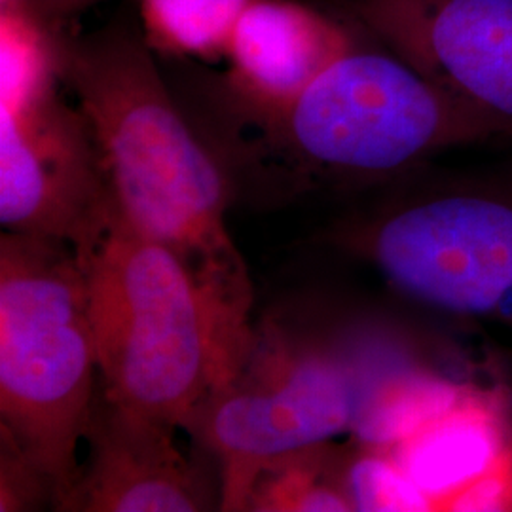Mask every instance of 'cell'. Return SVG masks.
Listing matches in <instances>:
<instances>
[{
  "label": "cell",
  "instance_id": "cell-1",
  "mask_svg": "<svg viewBox=\"0 0 512 512\" xmlns=\"http://www.w3.org/2000/svg\"><path fill=\"white\" fill-rule=\"evenodd\" d=\"M69 82L90 129L110 200L192 272L238 366L249 346L251 279L226 226V177L165 90L147 50L131 40L71 57Z\"/></svg>",
  "mask_w": 512,
  "mask_h": 512
},
{
  "label": "cell",
  "instance_id": "cell-2",
  "mask_svg": "<svg viewBox=\"0 0 512 512\" xmlns=\"http://www.w3.org/2000/svg\"><path fill=\"white\" fill-rule=\"evenodd\" d=\"M74 253L103 393L131 412L188 429L234 372L202 287L179 256L135 230L114 205L92 245Z\"/></svg>",
  "mask_w": 512,
  "mask_h": 512
},
{
  "label": "cell",
  "instance_id": "cell-3",
  "mask_svg": "<svg viewBox=\"0 0 512 512\" xmlns=\"http://www.w3.org/2000/svg\"><path fill=\"white\" fill-rule=\"evenodd\" d=\"M99 365L82 266L57 239L0 238V435L31 459L67 511L80 478Z\"/></svg>",
  "mask_w": 512,
  "mask_h": 512
},
{
  "label": "cell",
  "instance_id": "cell-4",
  "mask_svg": "<svg viewBox=\"0 0 512 512\" xmlns=\"http://www.w3.org/2000/svg\"><path fill=\"white\" fill-rule=\"evenodd\" d=\"M403 357L372 340L264 321L234 374L188 425L215 458L220 509L247 511L256 476L277 459L351 431L372 387Z\"/></svg>",
  "mask_w": 512,
  "mask_h": 512
},
{
  "label": "cell",
  "instance_id": "cell-5",
  "mask_svg": "<svg viewBox=\"0 0 512 512\" xmlns=\"http://www.w3.org/2000/svg\"><path fill=\"white\" fill-rule=\"evenodd\" d=\"M283 110L298 156L340 177H385L490 137L431 76L378 52L344 50Z\"/></svg>",
  "mask_w": 512,
  "mask_h": 512
},
{
  "label": "cell",
  "instance_id": "cell-6",
  "mask_svg": "<svg viewBox=\"0 0 512 512\" xmlns=\"http://www.w3.org/2000/svg\"><path fill=\"white\" fill-rule=\"evenodd\" d=\"M346 245L421 306L512 329V184L421 192L353 226Z\"/></svg>",
  "mask_w": 512,
  "mask_h": 512
},
{
  "label": "cell",
  "instance_id": "cell-7",
  "mask_svg": "<svg viewBox=\"0 0 512 512\" xmlns=\"http://www.w3.org/2000/svg\"><path fill=\"white\" fill-rule=\"evenodd\" d=\"M112 209L90 129L65 109L50 78L0 105V222L4 232L57 239L82 251Z\"/></svg>",
  "mask_w": 512,
  "mask_h": 512
},
{
  "label": "cell",
  "instance_id": "cell-8",
  "mask_svg": "<svg viewBox=\"0 0 512 512\" xmlns=\"http://www.w3.org/2000/svg\"><path fill=\"white\" fill-rule=\"evenodd\" d=\"M177 427L110 401L93 399L80 467L67 511L196 512L220 509V480L184 456Z\"/></svg>",
  "mask_w": 512,
  "mask_h": 512
},
{
  "label": "cell",
  "instance_id": "cell-9",
  "mask_svg": "<svg viewBox=\"0 0 512 512\" xmlns=\"http://www.w3.org/2000/svg\"><path fill=\"white\" fill-rule=\"evenodd\" d=\"M433 78L490 135L512 133V0H444L425 29Z\"/></svg>",
  "mask_w": 512,
  "mask_h": 512
},
{
  "label": "cell",
  "instance_id": "cell-10",
  "mask_svg": "<svg viewBox=\"0 0 512 512\" xmlns=\"http://www.w3.org/2000/svg\"><path fill=\"white\" fill-rule=\"evenodd\" d=\"M435 511L490 475L512 452L505 412L494 395L467 387L463 397L412 437L387 450Z\"/></svg>",
  "mask_w": 512,
  "mask_h": 512
},
{
  "label": "cell",
  "instance_id": "cell-11",
  "mask_svg": "<svg viewBox=\"0 0 512 512\" xmlns=\"http://www.w3.org/2000/svg\"><path fill=\"white\" fill-rule=\"evenodd\" d=\"M230 48L249 86L281 107L346 50L323 21L279 0H255L238 19Z\"/></svg>",
  "mask_w": 512,
  "mask_h": 512
},
{
  "label": "cell",
  "instance_id": "cell-12",
  "mask_svg": "<svg viewBox=\"0 0 512 512\" xmlns=\"http://www.w3.org/2000/svg\"><path fill=\"white\" fill-rule=\"evenodd\" d=\"M465 391V385L404 361L372 387L351 433L363 448L387 452L450 410Z\"/></svg>",
  "mask_w": 512,
  "mask_h": 512
},
{
  "label": "cell",
  "instance_id": "cell-13",
  "mask_svg": "<svg viewBox=\"0 0 512 512\" xmlns=\"http://www.w3.org/2000/svg\"><path fill=\"white\" fill-rule=\"evenodd\" d=\"M329 444L300 450L264 467L256 476L247 511H355L344 488V458H338Z\"/></svg>",
  "mask_w": 512,
  "mask_h": 512
},
{
  "label": "cell",
  "instance_id": "cell-14",
  "mask_svg": "<svg viewBox=\"0 0 512 512\" xmlns=\"http://www.w3.org/2000/svg\"><path fill=\"white\" fill-rule=\"evenodd\" d=\"M255 0H145L152 27L184 52L205 54L230 44L241 14Z\"/></svg>",
  "mask_w": 512,
  "mask_h": 512
},
{
  "label": "cell",
  "instance_id": "cell-15",
  "mask_svg": "<svg viewBox=\"0 0 512 512\" xmlns=\"http://www.w3.org/2000/svg\"><path fill=\"white\" fill-rule=\"evenodd\" d=\"M344 488L355 511H435L433 501L384 450L363 448L344 461Z\"/></svg>",
  "mask_w": 512,
  "mask_h": 512
},
{
  "label": "cell",
  "instance_id": "cell-16",
  "mask_svg": "<svg viewBox=\"0 0 512 512\" xmlns=\"http://www.w3.org/2000/svg\"><path fill=\"white\" fill-rule=\"evenodd\" d=\"M2 478H0V511H23L40 505L44 499L54 503L50 480L37 465L21 454L14 444L2 440Z\"/></svg>",
  "mask_w": 512,
  "mask_h": 512
},
{
  "label": "cell",
  "instance_id": "cell-17",
  "mask_svg": "<svg viewBox=\"0 0 512 512\" xmlns=\"http://www.w3.org/2000/svg\"><path fill=\"white\" fill-rule=\"evenodd\" d=\"M446 511H512V452L490 475L456 495Z\"/></svg>",
  "mask_w": 512,
  "mask_h": 512
}]
</instances>
